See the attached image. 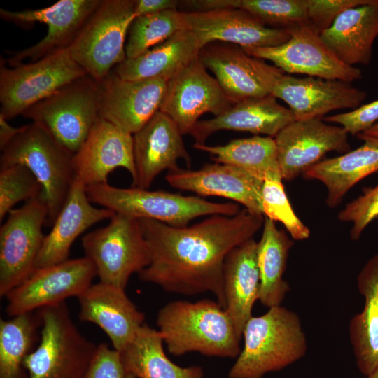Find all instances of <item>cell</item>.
Wrapping results in <instances>:
<instances>
[{"label":"cell","instance_id":"obj_1","mask_svg":"<svg viewBox=\"0 0 378 378\" xmlns=\"http://www.w3.org/2000/svg\"><path fill=\"white\" fill-rule=\"evenodd\" d=\"M264 220L263 215L246 209L234 216L211 215L182 227L139 219L151 250V262L139 277L171 293L210 292L225 309V258L232 249L253 238Z\"/></svg>","mask_w":378,"mask_h":378},{"label":"cell","instance_id":"obj_2","mask_svg":"<svg viewBox=\"0 0 378 378\" xmlns=\"http://www.w3.org/2000/svg\"><path fill=\"white\" fill-rule=\"evenodd\" d=\"M157 326L168 351L174 356L198 352L237 358L241 351V337L217 301L170 302L158 312Z\"/></svg>","mask_w":378,"mask_h":378},{"label":"cell","instance_id":"obj_3","mask_svg":"<svg viewBox=\"0 0 378 378\" xmlns=\"http://www.w3.org/2000/svg\"><path fill=\"white\" fill-rule=\"evenodd\" d=\"M242 336L244 347L229 378H262L300 360L307 349L300 317L281 305L269 308L263 315L252 316Z\"/></svg>","mask_w":378,"mask_h":378},{"label":"cell","instance_id":"obj_4","mask_svg":"<svg viewBox=\"0 0 378 378\" xmlns=\"http://www.w3.org/2000/svg\"><path fill=\"white\" fill-rule=\"evenodd\" d=\"M89 200L116 214L182 227L200 216H234L240 211L233 202L216 203L203 198L136 187L118 188L108 183L86 186Z\"/></svg>","mask_w":378,"mask_h":378},{"label":"cell","instance_id":"obj_5","mask_svg":"<svg viewBox=\"0 0 378 378\" xmlns=\"http://www.w3.org/2000/svg\"><path fill=\"white\" fill-rule=\"evenodd\" d=\"M73 157L33 122L24 125L22 131L1 150L0 168L23 164L41 184L40 197L48 210L46 226L52 225L76 178Z\"/></svg>","mask_w":378,"mask_h":378},{"label":"cell","instance_id":"obj_6","mask_svg":"<svg viewBox=\"0 0 378 378\" xmlns=\"http://www.w3.org/2000/svg\"><path fill=\"white\" fill-rule=\"evenodd\" d=\"M41 340L25 358L28 378H82L97 346L78 330L65 302L41 308Z\"/></svg>","mask_w":378,"mask_h":378},{"label":"cell","instance_id":"obj_7","mask_svg":"<svg viewBox=\"0 0 378 378\" xmlns=\"http://www.w3.org/2000/svg\"><path fill=\"white\" fill-rule=\"evenodd\" d=\"M135 18L134 0H101L67 48L71 56L101 83L126 59V36Z\"/></svg>","mask_w":378,"mask_h":378},{"label":"cell","instance_id":"obj_8","mask_svg":"<svg viewBox=\"0 0 378 378\" xmlns=\"http://www.w3.org/2000/svg\"><path fill=\"white\" fill-rule=\"evenodd\" d=\"M85 254L94 265L99 281L125 289L130 276L151 262V250L139 219L115 214L108 225L85 234Z\"/></svg>","mask_w":378,"mask_h":378},{"label":"cell","instance_id":"obj_9","mask_svg":"<svg viewBox=\"0 0 378 378\" xmlns=\"http://www.w3.org/2000/svg\"><path fill=\"white\" fill-rule=\"evenodd\" d=\"M99 83L86 75L64 86L23 113L75 155L99 118Z\"/></svg>","mask_w":378,"mask_h":378},{"label":"cell","instance_id":"obj_10","mask_svg":"<svg viewBox=\"0 0 378 378\" xmlns=\"http://www.w3.org/2000/svg\"><path fill=\"white\" fill-rule=\"evenodd\" d=\"M88 75L67 48L36 62L0 65L1 112L7 120L22 113L67 84Z\"/></svg>","mask_w":378,"mask_h":378},{"label":"cell","instance_id":"obj_11","mask_svg":"<svg viewBox=\"0 0 378 378\" xmlns=\"http://www.w3.org/2000/svg\"><path fill=\"white\" fill-rule=\"evenodd\" d=\"M0 228V295H6L27 279L45 237L48 210L40 197L13 209Z\"/></svg>","mask_w":378,"mask_h":378},{"label":"cell","instance_id":"obj_12","mask_svg":"<svg viewBox=\"0 0 378 378\" xmlns=\"http://www.w3.org/2000/svg\"><path fill=\"white\" fill-rule=\"evenodd\" d=\"M289 33L290 38L281 45L244 50L251 56L272 62L288 74L349 83L362 77L360 69L340 60L309 23L293 28Z\"/></svg>","mask_w":378,"mask_h":378},{"label":"cell","instance_id":"obj_13","mask_svg":"<svg viewBox=\"0 0 378 378\" xmlns=\"http://www.w3.org/2000/svg\"><path fill=\"white\" fill-rule=\"evenodd\" d=\"M96 276L95 266L86 256L36 269L6 295V313L13 317L78 298Z\"/></svg>","mask_w":378,"mask_h":378},{"label":"cell","instance_id":"obj_14","mask_svg":"<svg viewBox=\"0 0 378 378\" xmlns=\"http://www.w3.org/2000/svg\"><path fill=\"white\" fill-rule=\"evenodd\" d=\"M101 0H60L50 6L22 11L0 9V16L24 29L35 22L47 25L46 36L35 45L15 52L6 60L10 66L24 59L36 62L57 51L68 48Z\"/></svg>","mask_w":378,"mask_h":378},{"label":"cell","instance_id":"obj_15","mask_svg":"<svg viewBox=\"0 0 378 378\" xmlns=\"http://www.w3.org/2000/svg\"><path fill=\"white\" fill-rule=\"evenodd\" d=\"M206 69L197 57L168 80L160 111L182 134H189L204 113L217 116L235 104Z\"/></svg>","mask_w":378,"mask_h":378},{"label":"cell","instance_id":"obj_16","mask_svg":"<svg viewBox=\"0 0 378 378\" xmlns=\"http://www.w3.org/2000/svg\"><path fill=\"white\" fill-rule=\"evenodd\" d=\"M198 57L234 103L271 94L276 78L283 74L276 66L233 44H208L200 50Z\"/></svg>","mask_w":378,"mask_h":378},{"label":"cell","instance_id":"obj_17","mask_svg":"<svg viewBox=\"0 0 378 378\" xmlns=\"http://www.w3.org/2000/svg\"><path fill=\"white\" fill-rule=\"evenodd\" d=\"M168 80H125L113 71L101 83L99 117L132 135L160 110Z\"/></svg>","mask_w":378,"mask_h":378},{"label":"cell","instance_id":"obj_18","mask_svg":"<svg viewBox=\"0 0 378 378\" xmlns=\"http://www.w3.org/2000/svg\"><path fill=\"white\" fill-rule=\"evenodd\" d=\"M348 133L321 118L295 120L274 137L282 178L290 181L322 160L328 152L350 150Z\"/></svg>","mask_w":378,"mask_h":378},{"label":"cell","instance_id":"obj_19","mask_svg":"<svg viewBox=\"0 0 378 378\" xmlns=\"http://www.w3.org/2000/svg\"><path fill=\"white\" fill-rule=\"evenodd\" d=\"M271 94L288 104L295 120L321 118L339 109L354 110L363 104L367 96L349 83L284 73L276 78Z\"/></svg>","mask_w":378,"mask_h":378},{"label":"cell","instance_id":"obj_20","mask_svg":"<svg viewBox=\"0 0 378 378\" xmlns=\"http://www.w3.org/2000/svg\"><path fill=\"white\" fill-rule=\"evenodd\" d=\"M188 29L197 36L201 49L223 42L243 49L273 47L286 43L288 30L271 28L240 8L185 12Z\"/></svg>","mask_w":378,"mask_h":378},{"label":"cell","instance_id":"obj_21","mask_svg":"<svg viewBox=\"0 0 378 378\" xmlns=\"http://www.w3.org/2000/svg\"><path fill=\"white\" fill-rule=\"evenodd\" d=\"M165 179L172 187L202 196H218L242 204L255 214H262L264 181L232 165L216 162L196 170L179 167L168 171Z\"/></svg>","mask_w":378,"mask_h":378},{"label":"cell","instance_id":"obj_22","mask_svg":"<svg viewBox=\"0 0 378 378\" xmlns=\"http://www.w3.org/2000/svg\"><path fill=\"white\" fill-rule=\"evenodd\" d=\"M182 135L176 123L161 111L132 135L135 166L132 187L148 189L161 172L178 167L180 159L190 164Z\"/></svg>","mask_w":378,"mask_h":378},{"label":"cell","instance_id":"obj_23","mask_svg":"<svg viewBox=\"0 0 378 378\" xmlns=\"http://www.w3.org/2000/svg\"><path fill=\"white\" fill-rule=\"evenodd\" d=\"M73 160L76 178L85 186L107 183L118 167L127 169L134 180L133 136L99 117Z\"/></svg>","mask_w":378,"mask_h":378},{"label":"cell","instance_id":"obj_24","mask_svg":"<svg viewBox=\"0 0 378 378\" xmlns=\"http://www.w3.org/2000/svg\"><path fill=\"white\" fill-rule=\"evenodd\" d=\"M79 318L99 326L118 352L133 340L144 324V314L127 297L125 289L99 281L78 298Z\"/></svg>","mask_w":378,"mask_h":378},{"label":"cell","instance_id":"obj_25","mask_svg":"<svg viewBox=\"0 0 378 378\" xmlns=\"http://www.w3.org/2000/svg\"><path fill=\"white\" fill-rule=\"evenodd\" d=\"M85 188L76 178L50 232L45 235L36 261V269L69 260L71 247L82 233L95 223L110 219L115 214L111 209L92 205Z\"/></svg>","mask_w":378,"mask_h":378},{"label":"cell","instance_id":"obj_26","mask_svg":"<svg viewBox=\"0 0 378 378\" xmlns=\"http://www.w3.org/2000/svg\"><path fill=\"white\" fill-rule=\"evenodd\" d=\"M294 120L291 110L269 94L242 100L217 116L199 120L189 134L197 144H204L209 136L220 130L248 132L274 138Z\"/></svg>","mask_w":378,"mask_h":378},{"label":"cell","instance_id":"obj_27","mask_svg":"<svg viewBox=\"0 0 378 378\" xmlns=\"http://www.w3.org/2000/svg\"><path fill=\"white\" fill-rule=\"evenodd\" d=\"M257 245L253 238L245 241L228 253L224 263L225 310L240 337L260 297Z\"/></svg>","mask_w":378,"mask_h":378},{"label":"cell","instance_id":"obj_28","mask_svg":"<svg viewBox=\"0 0 378 378\" xmlns=\"http://www.w3.org/2000/svg\"><path fill=\"white\" fill-rule=\"evenodd\" d=\"M320 36L344 64L369 65L378 36V0L345 10Z\"/></svg>","mask_w":378,"mask_h":378},{"label":"cell","instance_id":"obj_29","mask_svg":"<svg viewBox=\"0 0 378 378\" xmlns=\"http://www.w3.org/2000/svg\"><path fill=\"white\" fill-rule=\"evenodd\" d=\"M362 140L364 144L360 147L323 159L304 172L305 178L318 180L325 185L329 207H336L353 186L378 171V139Z\"/></svg>","mask_w":378,"mask_h":378},{"label":"cell","instance_id":"obj_30","mask_svg":"<svg viewBox=\"0 0 378 378\" xmlns=\"http://www.w3.org/2000/svg\"><path fill=\"white\" fill-rule=\"evenodd\" d=\"M356 281L365 304L349 322V339L358 370L368 376L378 367V254L365 262Z\"/></svg>","mask_w":378,"mask_h":378},{"label":"cell","instance_id":"obj_31","mask_svg":"<svg viewBox=\"0 0 378 378\" xmlns=\"http://www.w3.org/2000/svg\"><path fill=\"white\" fill-rule=\"evenodd\" d=\"M201 47L190 30L181 31L134 59H126L113 71L122 79L169 80L198 57Z\"/></svg>","mask_w":378,"mask_h":378},{"label":"cell","instance_id":"obj_32","mask_svg":"<svg viewBox=\"0 0 378 378\" xmlns=\"http://www.w3.org/2000/svg\"><path fill=\"white\" fill-rule=\"evenodd\" d=\"M158 330L144 323L133 340L120 352L126 372L136 378H202L200 366L183 368L170 360Z\"/></svg>","mask_w":378,"mask_h":378},{"label":"cell","instance_id":"obj_33","mask_svg":"<svg viewBox=\"0 0 378 378\" xmlns=\"http://www.w3.org/2000/svg\"><path fill=\"white\" fill-rule=\"evenodd\" d=\"M293 244L274 221L265 217L262 236L257 245V261L260 279L259 300L268 308L281 305L290 290L283 275Z\"/></svg>","mask_w":378,"mask_h":378},{"label":"cell","instance_id":"obj_34","mask_svg":"<svg viewBox=\"0 0 378 378\" xmlns=\"http://www.w3.org/2000/svg\"><path fill=\"white\" fill-rule=\"evenodd\" d=\"M193 147L209 153L216 162L241 169L263 181L283 179L273 137L255 135L222 146L195 144Z\"/></svg>","mask_w":378,"mask_h":378},{"label":"cell","instance_id":"obj_35","mask_svg":"<svg viewBox=\"0 0 378 378\" xmlns=\"http://www.w3.org/2000/svg\"><path fill=\"white\" fill-rule=\"evenodd\" d=\"M39 324L32 312L0 320V378H28L24 362L38 340Z\"/></svg>","mask_w":378,"mask_h":378},{"label":"cell","instance_id":"obj_36","mask_svg":"<svg viewBox=\"0 0 378 378\" xmlns=\"http://www.w3.org/2000/svg\"><path fill=\"white\" fill-rule=\"evenodd\" d=\"M187 29L188 24L186 13L178 9L136 17L128 31L125 44L126 59L136 58Z\"/></svg>","mask_w":378,"mask_h":378},{"label":"cell","instance_id":"obj_37","mask_svg":"<svg viewBox=\"0 0 378 378\" xmlns=\"http://www.w3.org/2000/svg\"><path fill=\"white\" fill-rule=\"evenodd\" d=\"M223 8H240L266 26L290 30L308 23L307 0H222Z\"/></svg>","mask_w":378,"mask_h":378},{"label":"cell","instance_id":"obj_38","mask_svg":"<svg viewBox=\"0 0 378 378\" xmlns=\"http://www.w3.org/2000/svg\"><path fill=\"white\" fill-rule=\"evenodd\" d=\"M43 188L34 173L20 164L0 168V220L18 202L36 199Z\"/></svg>","mask_w":378,"mask_h":378},{"label":"cell","instance_id":"obj_39","mask_svg":"<svg viewBox=\"0 0 378 378\" xmlns=\"http://www.w3.org/2000/svg\"><path fill=\"white\" fill-rule=\"evenodd\" d=\"M262 209L265 217L281 222L293 239L304 240L309 237L310 230L294 212L281 180L264 181Z\"/></svg>","mask_w":378,"mask_h":378},{"label":"cell","instance_id":"obj_40","mask_svg":"<svg viewBox=\"0 0 378 378\" xmlns=\"http://www.w3.org/2000/svg\"><path fill=\"white\" fill-rule=\"evenodd\" d=\"M337 216L341 221L352 223L350 237L353 241L358 240L365 227L378 218V183L365 188L363 194L349 202Z\"/></svg>","mask_w":378,"mask_h":378},{"label":"cell","instance_id":"obj_41","mask_svg":"<svg viewBox=\"0 0 378 378\" xmlns=\"http://www.w3.org/2000/svg\"><path fill=\"white\" fill-rule=\"evenodd\" d=\"M374 0H307V21L319 34L328 29L345 10Z\"/></svg>","mask_w":378,"mask_h":378},{"label":"cell","instance_id":"obj_42","mask_svg":"<svg viewBox=\"0 0 378 378\" xmlns=\"http://www.w3.org/2000/svg\"><path fill=\"white\" fill-rule=\"evenodd\" d=\"M328 122L340 125L348 134L357 135L370 129L378 121V99L362 104L346 113L323 118Z\"/></svg>","mask_w":378,"mask_h":378},{"label":"cell","instance_id":"obj_43","mask_svg":"<svg viewBox=\"0 0 378 378\" xmlns=\"http://www.w3.org/2000/svg\"><path fill=\"white\" fill-rule=\"evenodd\" d=\"M120 354L106 343L97 346L90 364L82 378H126Z\"/></svg>","mask_w":378,"mask_h":378},{"label":"cell","instance_id":"obj_44","mask_svg":"<svg viewBox=\"0 0 378 378\" xmlns=\"http://www.w3.org/2000/svg\"><path fill=\"white\" fill-rule=\"evenodd\" d=\"M136 17L178 9L181 1L176 0H134Z\"/></svg>","mask_w":378,"mask_h":378},{"label":"cell","instance_id":"obj_45","mask_svg":"<svg viewBox=\"0 0 378 378\" xmlns=\"http://www.w3.org/2000/svg\"><path fill=\"white\" fill-rule=\"evenodd\" d=\"M24 126L15 127L0 114V150L1 151L23 130Z\"/></svg>","mask_w":378,"mask_h":378},{"label":"cell","instance_id":"obj_46","mask_svg":"<svg viewBox=\"0 0 378 378\" xmlns=\"http://www.w3.org/2000/svg\"><path fill=\"white\" fill-rule=\"evenodd\" d=\"M356 136L361 140L366 138L378 139V122L373 125L368 130L360 133Z\"/></svg>","mask_w":378,"mask_h":378},{"label":"cell","instance_id":"obj_47","mask_svg":"<svg viewBox=\"0 0 378 378\" xmlns=\"http://www.w3.org/2000/svg\"><path fill=\"white\" fill-rule=\"evenodd\" d=\"M363 378H378V367L370 374L364 376Z\"/></svg>","mask_w":378,"mask_h":378},{"label":"cell","instance_id":"obj_48","mask_svg":"<svg viewBox=\"0 0 378 378\" xmlns=\"http://www.w3.org/2000/svg\"><path fill=\"white\" fill-rule=\"evenodd\" d=\"M126 378H136V377L133 376L132 374L127 373Z\"/></svg>","mask_w":378,"mask_h":378}]
</instances>
